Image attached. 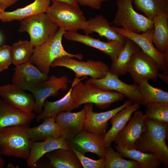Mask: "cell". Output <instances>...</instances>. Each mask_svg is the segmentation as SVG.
Instances as JSON below:
<instances>
[{"label": "cell", "instance_id": "1", "mask_svg": "<svg viewBox=\"0 0 168 168\" xmlns=\"http://www.w3.org/2000/svg\"><path fill=\"white\" fill-rule=\"evenodd\" d=\"M146 129L135 144V149L155 154L168 166V147L166 139L168 124H162L146 118Z\"/></svg>", "mask_w": 168, "mask_h": 168}, {"label": "cell", "instance_id": "2", "mask_svg": "<svg viewBox=\"0 0 168 168\" xmlns=\"http://www.w3.org/2000/svg\"><path fill=\"white\" fill-rule=\"evenodd\" d=\"M65 31L59 28L44 43L34 47L33 53L29 61L35 65L40 71L47 75H49L52 63L59 57L67 56L75 57L80 60L83 58L81 54H71L64 49L62 40Z\"/></svg>", "mask_w": 168, "mask_h": 168}, {"label": "cell", "instance_id": "3", "mask_svg": "<svg viewBox=\"0 0 168 168\" xmlns=\"http://www.w3.org/2000/svg\"><path fill=\"white\" fill-rule=\"evenodd\" d=\"M75 109L86 103H92L98 107L104 109L110 105L122 100L125 96L114 91L102 89L88 82L79 81L73 86L71 92Z\"/></svg>", "mask_w": 168, "mask_h": 168}, {"label": "cell", "instance_id": "4", "mask_svg": "<svg viewBox=\"0 0 168 168\" xmlns=\"http://www.w3.org/2000/svg\"><path fill=\"white\" fill-rule=\"evenodd\" d=\"M29 127V125L11 126L0 130V154L27 159L32 142L27 133Z\"/></svg>", "mask_w": 168, "mask_h": 168}, {"label": "cell", "instance_id": "5", "mask_svg": "<svg viewBox=\"0 0 168 168\" xmlns=\"http://www.w3.org/2000/svg\"><path fill=\"white\" fill-rule=\"evenodd\" d=\"M52 2L45 13L59 28L75 32L84 28L87 20L80 7L62 2Z\"/></svg>", "mask_w": 168, "mask_h": 168}, {"label": "cell", "instance_id": "6", "mask_svg": "<svg viewBox=\"0 0 168 168\" xmlns=\"http://www.w3.org/2000/svg\"><path fill=\"white\" fill-rule=\"evenodd\" d=\"M133 1L116 0V15L111 23L137 34L153 29L152 20L136 11L133 6Z\"/></svg>", "mask_w": 168, "mask_h": 168}, {"label": "cell", "instance_id": "7", "mask_svg": "<svg viewBox=\"0 0 168 168\" xmlns=\"http://www.w3.org/2000/svg\"><path fill=\"white\" fill-rule=\"evenodd\" d=\"M19 32H27L34 47L46 41L58 30V27L45 13H40L21 21Z\"/></svg>", "mask_w": 168, "mask_h": 168}, {"label": "cell", "instance_id": "8", "mask_svg": "<svg viewBox=\"0 0 168 168\" xmlns=\"http://www.w3.org/2000/svg\"><path fill=\"white\" fill-rule=\"evenodd\" d=\"M51 67L66 68L73 71L75 73V77L78 79L87 76L93 78H103L110 68L106 63L101 61L88 59L85 62L81 61L67 56L56 59Z\"/></svg>", "mask_w": 168, "mask_h": 168}, {"label": "cell", "instance_id": "9", "mask_svg": "<svg viewBox=\"0 0 168 168\" xmlns=\"http://www.w3.org/2000/svg\"><path fill=\"white\" fill-rule=\"evenodd\" d=\"M113 29L123 36L135 43L145 53L152 58L157 63L160 70H168V56L159 52L152 42L154 28L141 34L132 32L125 28L112 26Z\"/></svg>", "mask_w": 168, "mask_h": 168}, {"label": "cell", "instance_id": "10", "mask_svg": "<svg viewBox=\"0 0 168 168\" xmlns=\"http://www.w3.org/2000/svg\"><path fill=\"white\" fill-rule=\"evenodd\" d=\"M118 76L109 71L104 77L90 78L87 81L97 87L105 90L119 92L133 103L142 105L143 100L138 84H129L121 81Z\"/></svg>", "mask_w": 168, "mask_h": 168}, {"label": "cell", "instance_id": "11", "mask_svg": "<svg viewBox=\"0 0 168 168\" xmlns=\"http://www.w3.org/2000/svg\"><path fill=\"white\" fill-rule=\"evenodd\" d=\"M160 70L155 61L141 49L134 55L128 72L134 83L138 84L143 80H156Z\"/></svg>", "mask_w": 168, "mask_h": 168}, {"label": "cell", "instance_id": "12", "mask_svg": "<svg viewBox=\"0 0 168 168\" xmlns=\"http://www.w3.org/2000/svg\"><path fill=\"white\" fill-rule=\"evenodd\" d=\"M13 70L12 84L31 92L49 77L29 61L16 66Z\"/></svg>", "mask_w": 168, "mask_h": 168}, {"label": "cell", "instance_id": "13", "mask_svg": "<svg viewBox=\"0 0 168 168\" xmlns=\"http://www.w3.org/2000/svg\"><path fill=\"white\" fill-rule=\"evenodd\" d=\"M133 103L129 99L115 109L98 113L93 111V103L85 104L86 114L83 129L91 133L104 135L108 128V121L119 111Z\"/></svg>", "mask_w": 168, "mask_h": 168}, {"label": "cell", "instance_id": "14", "mask_svg": "<svg viewBox=\"0 0 168 168\" xmlns=\"http://www.w3.org/2000/svg\"><path fill=\"white\" fill-rule=\"evenodd\" d=\"M146 127L144 114L142 111L137 110L113 142L116 145L127 149H135L136 142L145 131Z\"/></svg>", "mask_w": 168, "mask_h": 168}, {"label": "cell", "instance_id": "15", "mask_svg": "<svg viewBox=\"0 0 168 168\" xmlns=\"http://www.w3.org/2000/svg\"><path fill=\"white\" fill-rule=\"evenodd\" d=\"M68 82V78L66 76L59 77L53 75L42 82L31 92L35 100L34 112L37 114L41 113L46 98L57 96L61 90H67Z\"/></svg>", "mask_w": 168, "mask_h": 168}, {"label": "cell", "instance_id": "16", "mask_svg": "<svg viewBox=\"0 0 168 168\" xmlns=\"http://www.w3.org/2000/svg\"><path fill=\"white\" fill-rule=\"evenodd\" d=\"M0 96L10 105L24 112L30 113L34 110L35 100L33 94L26 93L13 84L1 86Z\"/></svg>", "mask_w": 168, "mask_h": 168}, {"label": "cell", "instance_id": "17", "mask_svg": "<svg viewBox=\"0 0 168 168\" xmlns=\"http://www.w3.org/2000/svg\"><path fill=\"white\" fill-rule=\"evenodd\" d=\"M63 36L68 40L80 42L100 50L107 55L112 62L116 60L124 44L116 40L104 42L89 35L80 34L77 32L66 31Z\"/></svg>", "mask_w": 168, "mask_h": 168}, {"label": "cell", "instance_id": "18", "mask_svg": "<svg viewBox=\"0 0 168 168\" xmlns=\"http://www.w3.org/2000/svg\"><path fill=\"white\" fill-rule=\"evenodd\" d=\"M86 109L76 112L63 111L55 116V120L58 126L61 137L72 140L83 129L86 117Z\"/></svg>", "mask_w": 168, "mask_h": 168}, {"label": "cell", "instance_id": "19", "mask_svg": "<svg viewBox=\"0 0 168 168\" xmlns=\"http://www.w3.org/2000/svg\"><path fill=\"white\" fill-rule=\"evenodd\" d=\"M103 135L98 134L83 129L70 140L72 146L84 155L95 153L99 158H105L107 147L103 141Z\"/></svg>", "mask_w": 168, "mask_h": 168}, {"label": "cell", "instance_id": "20", "mask_svg": "<svg viewBox=\"0 0 168 168\" xmlns=\"http://www.w3.org/2000/svg\"><path fill=\"white\" fill-rule=\"evenodd\" d=\"M72 147L70 140L61 137L58 138L49 137L42 142H32L29 156L26 159L27 166L34 168L41 157L52 151L60 148L72 150Z\"/></svg>", "mask_w": 168, "mask_h": 168}, {"label": "cell", "instance_id": "21", "mask_svg": "<svg viewBox=\"0 0 168 168\" xmlns=\"http://www.w3.org/2000/svg\"><path fill=\"white\" fill-rule=\"evenodd\" d=\"M37 115L35 112H24L0 99V130L11 126L29 125Z\"/></svg>", "mask_w": 168, "mask_h": 168}, {"label": "cell", "instance_id": "22", "mask_svg": "<svg viewBox=\"0 0 168 168\" xmlns=\"http://www.w3.org/2000/svg\"><path fill=\"white\" fill-rule=\"evenodd\" d=\"M110 24L103 15H99L87 20L82 30L86 35H89L95 32L100 36L105 37L108 41L116 40L124 44L126 37L115 31Z\"/></svg>", "mask_w": 168, "mask_h": 168}, {"label": "cell", "instance_id": "23", "mask_svg": "<svg viewBox=\"0 0 168 168\" xmlns=\"http://www.w3.org/2000/svg\"><path fill=\"white\" fill-rule=\"evenodd\" d=\"M85 78L78 79L75 77L69 90L60 99L53 102L46 100L43 105V110L41 113L37 115L35 118L37 121L39 122L46 118L55 117L58 113L63 111H70L75 109L72 91L76 83Z\"/></svg>", "mask_w": 168, "mask_h": 168}, {"label": "cell", "instance_id": "24", "mask_svg": "<svg viewBox=\"0 0 168 168\" xmlns=\"http://www.w3.org/2000/svg\"><path fill=\"white\" fill-rule=\"evenodd\" d=\"M140 107L139 104L133 103L119 111L110 119L111 128L103 136L104 142L107 147L111 146L116 136L129 121L133 114Z\"/></svg>", "mask_w": 168, "mask_h": 168}, {"label": "cell", "instance_id": "25", "mask_svg": "<svg viewBox=\"0 0 168 168\" xmlns=\"http://www.w3.org/2000/svg\"><path fill=\"white\" fill-rule=\"evenodd\" d=\"M50 0H35L26 6L11 12L2 11L0 13V21L8 22L13 20L21 21L40 13H45Z\"/></svg>", "mask_w": 168, "mask_h": 168}, {"label": "cell", "instance_id": "26", "mask_svg": "<svg viewBox=\"0 0 168 168\" xmlns=\"http://www.w3.org/2000/svg\"><path fill=\"white\" fill-rule=\"evenodd\" d=\"M152 20L153 43L159 52L168 56V12L156 15Z\"/></svg>", "mask_w": 168, "mask_h": 168}, {"label": "cell", "instance_id": "27", "mask_svg": "<svg viewBox=\"0 0 168 168\" xmlns=\"http://www.w3.org/2000/svg\"><path fill=\"white\" fill-rule=\"evenodd\" d=\"M140 48L134 41L126 37L125 42L116 60L112 62L109 71L117 75H125L128 73L130 62L135 54Z\"/></svg>", "mask_w": 168, "mask_h": 168}, {"label": "cell", "instance_id": "28", "mask_svg": "<svg viewBox=\"0 0 168 168\" xmlns=\"http://www.w3.org/2000/svg\"><path fill=\"white\" fill-rule=\"evenodd\" d=\"M53 168H81L82 165L72 150L60 148L45 154Z\"/></svg>", "mask_w": 168, "mask_h": 168}, {"label": "cell", "instance_id": "29", "mask_svg": "<svg viewBox=\"0 0 168 168\" xmlns=\"http://www.w3.org/2000/svg\"><path fill=\"white\" fill-rule=\"evenodd\" d=\"M43 120L42 123L38 126L27 128V135L32 142L44 140L49 137H61L60 128L55 122V117L46 118Z\"/></svg>", "mask_w": 168, "mask_h": 168}, {"label": "cell", "instance_id": "30", "mask_svg": "<svg viewBox=\"0 0 168 168\" xmlns=\"http://www.w3.org/2000/svg\"><path fill=\"white\" fill-rule=\"evenodd\" d=\"M114 147L121 153L123 157L137 161L140 168H158L162 163L153 153L144 152L135 149H128L116 144Z\"/></svg>", "mask_w": 168, "mask_h": 168}, {"label": "cell", "instance_id": "31", "mask_svg": "<svg viewBox=\"0 0 168 168\" xmlns=\"http://www.w3.org/2000/svg\"><path fill=\"white\" fill-rule=\"evenodd\" d=\"M148 81L143 80L138 84L143 100L142 105L146 106L156 103L168 104V92L151 85Z\"/></svg>", "mask_w": 168, "mask_h": 168}, {"label": "cell", "instance_id": "32", "mask_svg": "<svg viewBox=\"0 0 168 168\" xmlns=\"http://www.w3.org/2000/svg\"><path fill=\"white\" fill-rule=\"evenodd\" d=\"M134 8L152 20L156 15L168 12V0H133Z\"/></svg>", "mask_w": 168, "mask_h": 168}, {"label": "cell", "instance_id": "33", "mask_svg": "<svg viewBox=\"0 0 168 168\" xmlns=\"http://www.w3.org/2000/svg\"><path fill=\"white\" fill-rule=\"evenodd\" d=\"M34 50L30 41L20 40L11 46L12 64L17 66L29 61Z\"/></svg>", "mask_w": 168, "mask_h": 168}, {"label": "cell", "instance_id": "34", "mask_svg": "<svg viewBox=\"0 0 168 168\" xmlns=\"http://www.w3.org/2000/svg\"><path fill=\"white\" fill-rule=\"evenodd\" d=\"M105 158V168H140L137 161L123 158L121 153L111 146L107 147Z\"/></svg>", "mask_w": 168, "mask_h": 168}, {"label": "cell", "instance_id": "35", "mask_svg": "<svg viewBox=\"0 0 168 168\" xmlns=\"http://www.w3.org/2000/svg\"><path fill=\"white\" fill-rule=\"evenodd\" d=\"M146 119L156 122L168 124V104L156 103L147 105Z\"/></svg>", "mask_w": 168, "mask_h": 168}, {"label": "cell", "instance_id": "36", "mask_svg": "<svg viewBox=\"0 0 168 168\" xmlns=\"http://www.w3.org/2000/svg\"><path fill=\"white\" fill-rule=\"evenodd\" d=\"M72 150L74 152L83 168H105V158L95 160L85 156L72 146Z\"/></svg>", "mask_w": 168, "mask_h": 168}, {"label": "cell", "instance_id": "37", "mask_svg": "<svg viewBox=\"0 0 168 168\" xmlns=\"http://www.w3.org/2000/svg\"><path fill=\"white\" fill-rule=\"evenodd\" d=\"M12 64L11 46L3 45L0 47V72L7 69Z\"/></svg>", "mask_w": 168, "mask_h": 168}, {"label": "cell", "instance_id": "38", "mask_svg": "<svg viewBox=\"0 0 168 168\" xmlns=\"http://www.w3.org/2000/svg\"><path fill=\"white\" fill-rule=\"evenodd\" d=\"M78 5L87 6L93 9H100L102 3L108 0H76Z\"/></svg>", "mask_w": 168, "mask_h": 168}, {"label": "cell", "instance_id": "39", "mask_svg": "<svg viewBox=\"0 0 168 168\" xmlns=\"http://www.w3.org/2000/svg\"><path fill=\"white\" fill-rule=\"evenodd\" d=\"M19 0H0V8L4 11L8 7L14 4Z\"/></svg>", "mask_w": 168, "mask_h": 168}, {"label": "cell", "instance_id": "40", "mask_svg": "<svg viewBox=\"0 0 168 168\" xmlns=\"http://www.w3.org/2000/svg\"><path fill=\"white\" fill-rule=\"evenodd\" d=\"M157 77L160 78L164 82L168 84V70L163 71L161 73H158Z\"/></svg>", "mask_w": 168, "mask_h": 168}, {"label": "cell", "instance_id": "41", "mask_svg": "<svg viewBox=\"0 0 168 168\" xmlns=\"http://www.w3.org/2000/svg\"><path fill=\"white\" fill-rule=\"evenodd\" d=\"M53 2H60L67 3L77 7H79V5L76 0H50Z\"/></svg>", "mask_w": 168, "mask_h": 168}, {"label": "cell", "instance_id": "42", "mask_svg": "<svg viewBox=\"0 0 168 168\" xmlns=\"http://www.w3.org/2000/svg\"><path fill=\"white\" fill-rule=\"evenodd\" d=\"M0 154V168H3L5 165V161Z\"/></svg>", "mask_w": 168, "mask_h": 168}, {"label": "cell", "instance_id": "43", "mask_svg": "<svg viewBox=\"0 0 168 168\" xmlns=\"http://www.w3.org/2000/svg\"><path fill=\"white\" fill-rule=\"evenodd\" d=\"M7 168H16L14 165L11 163H9L8 164Z\"/></svg>", "mask_w": 168, "mask_h": 168}, {"label": "cell", "instance_id": "44", "mask_svg": "<svg viewBox=\"0 0 168 168\" xmlns=\"http://www.w3.org/2000/svg\"><path fill=\"white\" fill-rule=\"evenodd\" d=\"M1 40H2V38H1V35H0V43L1 41Z\"/></svg>", "mask_w": 168, "mask_h": 168}, {"label": "cell", "instance_id": "45", "mask_svg": "<svg viewBox=\"0 0 168 168\" xmlns=\"http://www.w3.org/2000/svg\"><path fill=\"white\" fill-rule=\"evenodd\" d=\"M4 11L0 8V13L2 11Z\"/></svg>", "mask_w": 168, "mask_h": 168}, {"label": "cell", "instance_id": "46", "mask_svg": "<svg viewBox=\"0 0 168 168\" xmlns=\"http://www.w3.org/2000/svg\"><path fill=\"white\" fill-rule=\"evenodd\" d=\"M0 87H1V86H0Z\"/></svg>", "mask_w": 168, "mask_h": 168}, {"label": "cell", "instance_id": "47", "mask_svg": "<svg viewBox=\"0 0 168 168\" xmlns=\"http://www.w3.org/2000/svg\"></svg>", "mask_w": 168, "mask_h": 168}]
</instances>
